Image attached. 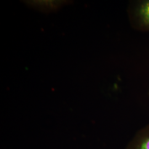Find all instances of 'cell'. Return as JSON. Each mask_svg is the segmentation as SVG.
Instances as JSON below:
<instances>
[{
	"instance_id": "obj_1",
	"label": "cell",
	"mask_w": 149,
	"mask_h": 149,
	"mask_svg": "<svg viewBox=\"0 0 149 149\" xmlns=\"http://www.w3.org/2000/svg\"><path fill=\"white\" fill-rule=\"evenodd\" d=\"M127 13L129 23L135 30L149 32V0L131 1Z\"/></svg>"
},
{
	"instance_id": "obj_2",
	"label": "cell",
	"mask_w": 149,
	"mask_h": 149,
	"mask_svg": "<svg viewBox=\"0 0 149 149\" xmlns=\"http://www.w3.org/2000/svg\"><path fill=\"white\" fill-rule=\"evenodd\" d=\"M125 149H149V124L139 130Z\"/></svg>"
},
{
	"instance_id": "obj_3",
	"label": "cell",
	"mask_w": 149,
	"mask_h": 149,
	"mask_svg": "<svg viewBox=\"0 0 149 149\" xmlns=\"http://www.w3.org/2000/svg\"><path fill=\"white\" fill-rule=\"evenodd\" d=\"M148 95H149V90H148Z\"/></svg>"
}]
</instances>
